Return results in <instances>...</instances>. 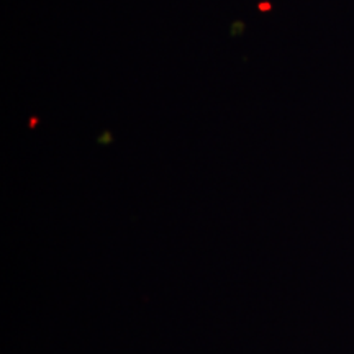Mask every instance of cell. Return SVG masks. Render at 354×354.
I'll use <instances>...</instances> for the list:
<instances>
[{"instance_id":"6da1fadb","label":"cell","mask_w":354,"mask_h":354,"mask_svg":"<svg viewBox=\"0 0 354 354\" xmlns=\"http://www.w3.org/2000/svg\"><path fill=\"white\" fill-rule=\"evenodd\" d=\"M245 30H246L245 21H241V20H234L233 24L230 25V37H232V38H238V37H241V35L245 33Z\"/></svg>"},{"instance_id":"7a4b0ae2","label":"cell","mask_w":354,"mask_h":354,"mask_svg":"<svg viewBox=\"0 0 354 354\" xmlns=\"http://www.w3.org/2000/svg\"><path fill=\"white\" fill-rule=\"evenodd\" d=\"M258 8H259V12H269L272 8V6H271V2H259Z\"/></svg>"},{"instance_id":"3957f363","label":"cell","mask_w":354,"mask_h":354,"mask_svg":"<svg viewBox=\"0 0 354 354\" xmlns=\"http://www.w3.org/2000/svg\"><path fill=\"white\" fill-rule=\"evenodd\" d=\"M110 138H112V136H110V133H109V131H105L104 135H102L100 141H110Z\"/></svg>"},{"instance_id":"277c9868","label":"cell","mask_w":354,"mask_h":354,"mask_svg":"<svg viewBox=\"0 0 354 354\" xmlns=\"http://www.w3.org/2000/svg\"><path fill=\"white\" fill-rule=\"evenodd\" d=\"M37 122H38V120H37V117H33V118H32V120H30V125H32V127H35V125H37Z\"/></svg>"}]
</instances>
